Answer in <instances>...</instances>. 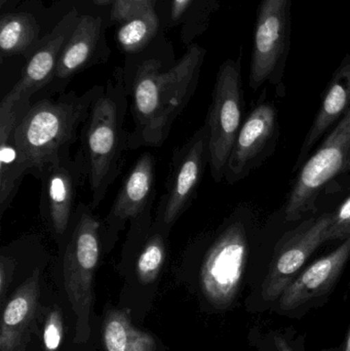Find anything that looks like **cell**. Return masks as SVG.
Instances as JSON below:
<instances>
[{"mask_svg":"<svg viewBox=\"0 0 350 351\" xmlns=\"http://www.w3.org/2000/svg\"><path fill=\"white\" fill-rule=\"evenodd\" d=\"M332 220V214L304 221L295 230L286 235L279 243L264 274L252 286L245 301L251 313H271L284 291L303 269L316 250L324 243L325 233Z\"/></svg>","mask_w":350,"mask_h":351,"instance_id":"8992f818","label":"cell"},{"mask_svg":"<svg viewBox=\"0 0 350 351\" xmlns=\"http://www.w3.org/2000/svg\"><path fill=\"white\" fill-rule=\"evenodd\" d=\"M321 351H350V324L349 329H347V334H345V339L339 344L338 346L335 348H324Z\"/></svg>","mask_w":350,"mask_h":351,"instance_id":"83f0119b","label":"cell"},{"mask_svg":"<svg viewBox=\"0 0 350 351\" xmlns=\"http://www.w3.org/2000/svg\"><path fill=\"white\" fill-rule=\"evenodd\" d=\"M350 259V239L301 270L287 287L271 313L300 321L328 302Z\"/></svg>","mask_w":350,"mask_h":351,"instance_id":"30bf717a","label":"cell"},{"mask_svg":"<svg viewBox=\"0 0 350 351\" xmlns=\"http://www.w3.org/2000/svg\"><path fill=\"white\" fill-rule=\"evenodd\" d=\"M250 245L246 225L238 216L213 232L191 239L180 259L181 274L190 278L208 303L227 311L238 300L248 267Z\"/></svg>","mask_w":350,"mask_h":351,"instance_id":"7a4b0ae2","label":"cell"},{"mask_svg":"<svg viewBox=\"0 0 350 351\" xmlns=\"http://www.w3.org/2000/svg\"><path fill=\"white\" fill-rule=\"evenodd\" d=\"M63 338V317L61 309L55 305L45 315L42 329L43 346L45 351H57Z\"/></svg>","mask_w":350,"mask_h":351,"instance_id":"cb8c5ba5","label":"cell"},{"mask_svg":"<svg viewBox=\"0 0 350 351\" xmlns=\"http://www.w3.org/2000/svg\"><path fill=\"white\" fill-rule=\"evenodd\" d=\"M127 107L123 88L108 86L80 129L79 150L88 169L92 210L102 204L109 188L123 172L125 154L131 152V133L125 129Z\"/></svg>","mask_w":350,"mask_h":351,"instance_id":"5b68a950","label":"cell"},{"mask_svg":"<svg viewBox=\"0 0 350 351\" xmlns=\"http://www.w3.org/2000/svg\"><path fill=\"white\" fill-rule=\"evenodd\" d=\"M103 92L104 88L97 86L82 96L68 93L29 107L16 128V140L28 162L29 175L39 179L45 167L70 152Z\"/></svg>","mask_w":350,"mask_h":351,"instance_id":"3957f363","label":"cell"},{"mask_svg":"<svg viewBox=\"0 0 350 351\" xmlns=\"http://www.w3.org/2000/svg\"><path fill=\"white\" fill-rule=\"evenodd\" d=\"M350 239V196L332 214V220L325 233V243Z\"/></svg>","mask_w":350,"mask_h":351,"instance_id":"d4e9b609","label":"cell"},{"mask_svg":"<svg viewBox=\"0 0 350 351\" xmlns=\"http://www.w3.org/2000/svg\"><path fill=\"white\" fill-rule=\"evenodd\" d=\"M101 25L102 20L99 16H80L60 53L53 82H66L90 64L100 36Z\"/></svg>","mask_w":350,"mask_h":351,"instance_id":"d6986e66","label":"cell"},{"mask_svg":"<svg viewBox=\"0 0 350 351\" xmlns=\"http://www.w3.org/2000/svg\"><path fill=\"white\" fill-rule=\"evenodd\" d=\"M32 103L12 101L4 96L0 103V215L3 216L18 193L29 166L16 140V128Z\"/></svg>","mask_w":350,"mask_h":351,"instance_id":"9a60e30c","label":"cell"},{"mask_svg":"<svg viewBox=\"0 0 350 351\" xmlns=\"http://www.w3.org/2000/svg\"><path fill=\"white\" fill-rule=\"evenodd\" d=\"M41 181L40 218L55 241L60 243L75 213L78 190L88 180V169L82 152L72 158L70 152L45 167Z\"/></svg>","mask_w":350,"mask_h":351,"instance_id":"7c38bea8","label":"cell"},{"mask_svg":"<svg viewBox=\"0 0 350 351\" xmlns=\"http://www.w3.org/2000/svg\"><path fill=\"white\" fill-rule=\"evenodd\" d=\"M79 202L62 241L58 260L68 302L75 317L74 343L84 344L92 334L95 274L105 254L102 219Z\"/></svg>","mask_w":350,"mask_h":351,"instance_id":"277c9868","label":"cell"},{"mask_svg":"<svg viewBox=\"0 0 350 351\" xmlns=\"http://www.w3.org/2000/svg\"><path fill=\"white\" fill-rule=\"evenodd\" d=\"M349 109L350 53L341 62L330 84L327 86L322 104L300 149L294 171L297 170L304 160H306L308 152L320 141L321 138L332 127L333 123L342 119Z\"/></svg>","mask_w":350,"mask_h":351,"instance_id":"ac0fdd59","label":"cell"},{"mask_svg":"<svg viewBox=\"0 0 350 351\" xmlns=\"http://www.w3.org/2000/svg\"><path fill=\"white\" fill-rule=\"evenodd\" d=\"M156 164L153 154L143 152L125 175L108 214L102 219L105 254L114 249L121 232L131 221L153 208Z\"/></svg>","mask_w":350,"mask_h":351,"instance_id":"4fadbf2b","label":"cell"},{"mask_svg":"<svg viewBox=\"0 0 350 351\" xmlns=\"http://www.w3.org/2000/svg\"><path fill=\"white\" fill-rule=\"evenodd\" d=\"M205 53V49L193 45L166 71L156 59L145 60L137 66L129 90L134 121L129 136L132 152L164 145L195 94Z\"/></svg>","mask_w":350,"mask_h":351,"instance_id":"6da1fadb","label":"cell"},{"mask_svg":"<svg viewBox=\"0 0 350 351\" xmlns=\"http://www.w3.org/2000/svg\"><path fill=\"white\" fill-rule=\"evenodd\" d=\"M79 18L77 10L72 8L61 19L53 31L43 38L42 45L27 62L20 80L5 97L12 101L32 103L31 98L41 88L51 84L55 77L60 53Z\"/></svg>","mask_w":350,"mask_h":351,"instance_id":"5bb4252c","label":"cell"},{"mask_svg":"<svg viewBox=\"0 0 350 351\" xmlns=\"http://www.w3.org/2000/svg\"><path fill=\"white\" fill-rule=\"evenodd\" d=\"M103 340L107 351H156L153 336L136 328L127 311H110L106 315Z\"/></svg>","mask_w":350,"mask_h":351,"instance_id":"ffe728a7","label":"cell"},{"mask_svg":"<svg viewBox=\"0 0 350 351\" xmlns=\"http://www.w3.org/2000/svg\"><path fill=\"white\" fill-rule=\"evenodd\" d=\"M94 2L99 5H106V4L112 3L114 0H94Z\"/></svg>","mask_w":350,"mask_h":351,"instance_id":"f1b7e54d","label":"cell"},{"mask_svg":"<svg viewBox=\"0 0 350 351\" xmlns=\"http://www.w3.org/2000/svg\"><path fill=\"white\" fill-rule=\"evenodd\" d=\"M209 162V128L205 123L173 152L164 191L154 213V224L168 234L197 197Z\"/></svg>","mask_w":350,"mask_h":351,"instance_id":"ba28073f","label":"cell"},{"mask_svg":"<svg viewBox=\"0 0 350 351\" xmlns=\"http://www.w3.org/2000/svg\"><path fill=\"white\" fill-rule=\"evenodd\" d=\"M244 90L242 55L226 60L218 71L205 123L209 128L210 170L216 183L225 178L226 167L242 125Z\"/></svg>","mask_w":350,"mask_h":351,"instance_id":"52a82bcc","label":"cell"},{"mask_svg":"<svg viewBox=\"0 0 350 351\" xmlns=\"http://www.w3.org/2000/svg\"><path fill=\"white\" fill-rule=\"evenodd\" d=\"M350 156V109L318 152L308 158L290 192L286 219L296 221L312 210L323 188L345 168Z\"/></svg>","mask_w":350,"mask_h":351,"instance_id":"8fae6325","label":"cell"},{"mask_svg":"<svg viewBox=\"0 0 350 351\" xmlns=\"http://www.w3.org/2000/svg\"><path fill=\"white\" fill-rule=\"evenodd\" d=\"M305 334L294 327L262 328L255 326L249 333L255 351H305Z\"/></svg>","mask_w":350,"mask_h":351,"instance_id":"603a6c76","label":"cell"},{"mask_svg":"<svg viewBox=\"0 0 350 351\" xmlns=\"http://www.w3.org/2000/svg\"><path fill=\"white\" fill-rule=\"evenodd\" d=\"M36 19L28 12L6 14L0 21V49L3 57L24 53L38 37Z\"/></svg>","mask_w":350,"mask_h":351,"instance_id":"44dd1931","label":"cell"},{"mask_svg":"<svg viewBox=\"0 0 350 351\" xmlns=\"http://www.w3.org/2000/svg\"><path fill=\"white\" fill-rule=\"evenodd\" d=\"M292 0H261L251 58L250 86L281 80L291 47Z\"/></svg>","mask_w":350,"mask_h":351,"instance_id":"9c48e42d","label":"cell"},{"mask_svg":"<svg viewBox=\"0 0 350 351\" xmlns=\"http://www.w3.org/2000/svg\"><path fill=\"white\" fill-rule=\"evenodd\" d=\"M160 20L154 8H146L121 22L117 32L119 47L127 53L143 51L158 33Z\"/></svg>","mask_w":350,"mask_h":351,"instance_id":"7402d4cb","label":"cell"},{"mask_svg":"<svg viewBox=\"0 0 350 351\" xmlns=\"http://www.w3.org/2000/svg\"><path fill=\"white\" fill-rule=\"evenodd\" d=\"M154 1L155 0H114L111 20L123 22L146 8H154Z\"/></svg>","mask_w":350,"mask_h":351,"instance_id":"484cf974","label":"cell"},{"mask_svg":"<svg viewBox=\"0 0 350 351\" xmlns=\"http://www.w3.org/2000/svg\"><path fill=\"white\" fill-rule=\"evenodd\" d=\"M192 0H173L171 14L173 20H178L184 14Z\"/></svg>","mask_w":350,"mask_h":351,"instance_id":"4316f807","label":"cell"},{"mask_svg":"<svg viewBox=\"0 0 350 351\" xmlns=\"http://www.w3.org/2000/svg\"><path fill=\"white\" fill-rule=\"evenodd\" d=\"M277 112L268 102L257 105L242 123L234 142L226 167L225 179L228 183L246 177L255 165V160L273 141L277 132Z\"/></svg>","mask_w":350,"mask_h":351,"instance_id":"e0dca14e","label":"cell"},{"mask_svg":"<svg viewBox=\"0 0 350 351\" xmlns=\"http://www.w3.org/2000/svg\"><path fill=\"white\" fill-rule=\"evenodd\" d=\"M45 266L18 285L2 311L0 351H26L36 329Z\"/></svg>","mask_w":350,"mask_h":351,"instance_id":"2e32d148","label":"cell"}]
</instances>
